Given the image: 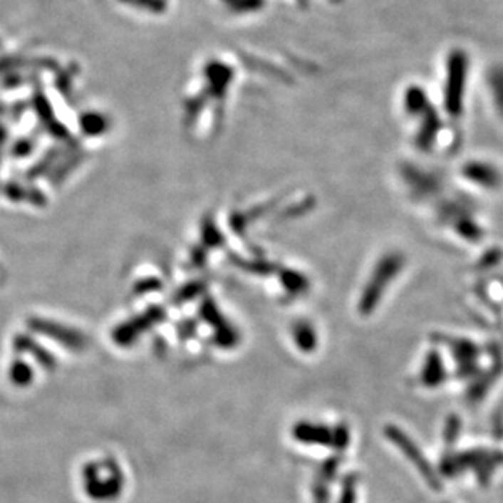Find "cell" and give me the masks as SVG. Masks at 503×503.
Returning <instances> with one entry per match:
<instances>
[{"label": "cell", "instance_id": "cell-8", "mask_svg": "<svg viewBox=\"0 0 503 503\" xmlns=\"http://www.w3.org/2000/svg\"><path fill=\"white\" fill-rule=\"evenodd\" d=\"M357 485H356V479H346L344 487H342V495L339 503H356L357 499Z\"/></svg>", "mask_w": 503, "mask_h": 503}, {"label": "cell", "instance_id": "cell-4", "mask_svg": "<svg viewBox=\"0 0 503 503\" xmlns=\"http://www.w3.org/2000/svg\"><path fill=\"white\" fill-rule=\"evenodd\" d=\"M445 376H447V371H445L442 357H440L438 352L435 351L430 352L425 358L424 368H422L420 381L428 388H435L442 385L445 381Z\"/></svg>", "mask_w": 503, "mask_h": 503}, {"label": "cell", "instance_id": "cell-2", "mask_svg": "<svg viewBox=\"0 0 503 503\" xmlns=\"http://www.w3.org/2000/svg\"><path fill=\"white\" fill-rule=\"evenodd\" d=\"M399 269V261L398 257H388L381 262L376 269L373 279L368 282V287L365 290V294L362 296V301H360V313L362 314H370L371 310L376 306V303L380 301L383 290H385V285L390 282V280L396 276Z\"/></svg>", "mask_w": 503, "mask_h": 503}, {"label": "cell", "instance_id": "cell-1", "mask_svg": "<svg viewBox=\"0 0 503 503\" xmlns=\"http://www.w3.org/2000/svg\"><path fill=\"white\" fill-rule=\"evenodd\" d=\"M386 437L391 440V442L396 445V447L399 450H403L405 456H408V460L410 462H414L417 470H419V472L424 476V479L427 481V484L430 485V487L433 489H440L442 487V482L438 481V476H437V472L433 471V467L430 462H428L425 458H424V455H422V451L419 450V447L410 440L408 435L403 430H399L398 427H386Z\"/></svg>", "mask_w": 503, "mask_h": 503}, {"label": "cell", "instance_id": "cell-7", "mask_svg": "<svg viewBox=\"0 0 503 503\" xmlns=\"http://www.w3.org/2000/svg\"><path fill=\"white\" fill-rule=\"evenodd\" d=\"M348 440H351V433H348V430L344 425H339V427L334 428L333 430V448L344 450L348 445Z\"/></svg>", "mask_w": 503, "mask_h": 503}, {"label": "cell", "instance_id": "cell-6", "mask_svg": "<svg viewBox=\"0 0 503 503\" xmlns=\"http://www.w3.org/2000/svg\"><path fill=\"white\" fill-rule=\"evenodd\" d=\"M460 430H461V422L458 417L456 415L450 417L447 422V427H445V440H447L448 445L456 442V438L460 435Z\"/></svg>", "mask_w": 503, "mask_h": 503}, {"label": "cell", "instance_id": "cell-5", "mask_svg": "<svg viewBox=\"0 0 503 503\" xmlns=\"http://www.w3.org/2000/svg\"><path fill=\"white\" fill-rule=\"evenodd\" d=\"M294 341L295 344L299 346L300 351L306 353L314 352V348L318 346L316 333H314L311 326L305 321L294 326Z\"/></svg>", "mask_w": 503, "mask_h": 503}, {"label": "cell", "instance_id": "cell-3", "mask_svg": "<svg viewBox=\"0 0 503 503\" xmlns=\"http://www.w3.org/2000/svg\"><path fill=\"white\" fill-rule=\"evenodd\" d=\"M294 437L305 445L333 447V430L324 425L311 424V422H299L294 427Z\"/></svg>", "mask_w": 503, "mask_h": 503}]
</instances>
